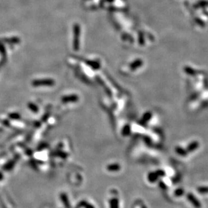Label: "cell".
I'll return each instance as SVG.
<instances>
[{
  "label": "cell",
  "mask_w": 208,
  "mask_h": 208,
  "mask_svg": "<svg viewBox=\"0 0 208 208\" xmlns=\"http://www.w3.org/2000/svg\"><path fill=\"white\" fill-rule=\"evenodd\" d=\"M165 175V173L163 171H158L156 172H154V173H151L150 174L148 175V180L150 182L154 183V181L157 180L158 177L163 176Z\"/></svg>",
  "instance_id": "cell-1"
},
{
  "label": "cell",
  "mask_w": 208,
  "mask_h": 208,
  "mask_svg": "<svg viewBox=\"0 0 208 208\" xmlns=\"http://www.w3.org/2000/svg\"><path fill=\"white\" fill-rule=\"evenodd\" d=\"M187 197H188L189 200V201L191 202V203L193 204V205L195 206V207H200L199 201H198L197 199H196L195 197L193 195H192L191 193H189L188 195H187Z\"/></svg>",
  "instance_id": "cell-2"
},
{
  "label": "cell",
  "mask_w": 208,
  "mask_h": 208,
  "mask_svg": "<svg viewBox=\"0 0 208 208\" xmlns=\"http://www.w3.org/2000/svg\"><path fill=\"white\" fill-rule=\"evenodd\" d=\"M198 147H199V143L197 142H193L189 145L188 148H187V152H193L195 150H196Z\"/></svg>",
  "instance_id": "cell-3"
},
{
  "label": "cell",
  "mask_w": 208,
  "mask_h": 208,
  "mask_svg": "<svg viewBox=\"0 0 208 208\" xmlns=\"http://www.w3.org/2000/svg\"><path fill=\"white\" fill-rule=\"evenodd\" d=\"M121 169V167H120L119 165H117V164H112V165H110L108 166L107 169L110 171H119Z\"/></svg>",
  "instance_id": "cell-4"
},
{
  "label": "cell",
  "mask_w": 208,
  "mask_h": 208,
  "mask_svg": "<svg viewBox=\"0 0 208 208\" xmlns=\"http://www.w3.org/2000/svg\"><path fill=\"white\" fill-rule=\"evenodd\" d=\"M110 208H119V201L117 199H112L110 201Z\"/></svg>",
  "instance_id": "cell-5"
},
{
  "label": "cell",
  "mask_w": 208,
  "mask_h": 208,
  "mask_svg": "<svg viewBox=\"0 0 208 208\" xmlns=\"http://www.w3.org/2000/svg\"><path fill=\"white\" fill-rule=\"evenodd\" d=\"M152 117V113L151 112H147V113L145 114L144 116V118H143L142 121H141V123H144L148 121V120L150 119V118Z\"/></svg>",
  "instance_id": "cell-6"
},
{
  "label": "cell",
  "mask_w": 208,
  "mask_h": 208,
  "mask_svg": "<svg viewBox=\"0 0 208 208\" xmlns=\"http://www.w3.org/2000/svg\"><path fill=\"white\" fill-rule=\"evenodd\" d=\"M176 152L181 156H186L187 152V151H185V150H183L181 148H179V147L176 148Z\"/></svg>",
  "instance_id": "cell-7"
},
{
  "label": "cell",
  "mask_w": 208,
  "mask_h": 208,
  "mask_svg": "<svg viewBox=\"0 0 208 208\" xmlns=\"http://www.w3.org/2000/svg\"><path fill=\"white\" fill-rule=\"evenodd\" d=\"M201 193H205V192L208 191V188H203V187H201L197 189Z\"/></svg>",
  "instance_id": "cell-8"
},
{
  "label": "cell",
  "mask_w": 208,
  "mask_h": 208,
  "mask_svg": "<svg viewBox=\"0 0 208 208\" xmlns=\"http://www.w3.org/2000/svg\"><path fill=\"white\" fill-rule=\"evenodd\" d=\"M183 190H180V191H176V193H177V195H182L183 193Z\"/></svg>",
  "instance_id": "cell-9"
}]
</instances>
